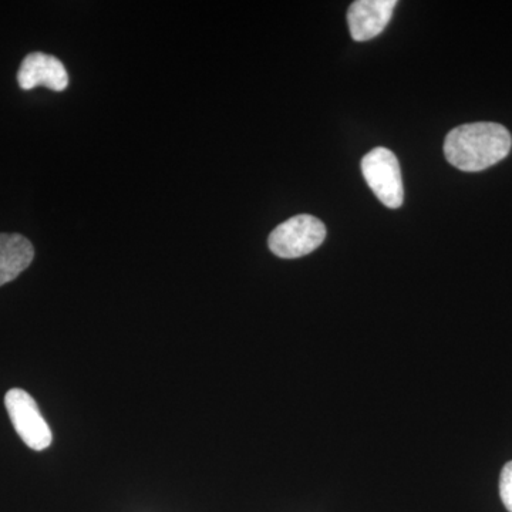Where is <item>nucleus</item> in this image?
I'll return each mask as SVG.
<instances>
[{
	"mask_svg": "<svg viewBox=\"0 0 512 512\" xmlns=\"http://www.w3.org/2000/svg\"><path fill=\"white\" fill-rule=\"evenodd\" d=\"M511 147L512 137L507 128L481 121L453 128L444 141V154L458 170L477 173L504 160Z\"/></svg>",
	"mask_w": 512,
	"mask_h": 512,
	"instance_id": "f257e3e1",
	"label": "nucleus"
},
{
	"mask_svg": "<svg viewBox=\"0 0 512 512\" xmlns=\"http://www.w3.org/2000/svg\"><path fill=\"white\" fill-rule=\"evenodd\" d=\"M326 238V227L312 215H296L271 232L269 249L279 258H301L316 251Z\"/></svg>",
	"mask_w": 512,
	"mask_h": 512,
	"instance_id": "f03ea898",
	"label": "nucleus"
},
{
	"mask_svg": "<svg viewBox=\"0 0 512 512\" xmlns=\"http://www.w3.org/2000/svg\"><path fill=\"white\" fill-rule=\"evenodd\" d=\"M362 173L370 190L390 210L402 207L404 190L397 157L384 147H377L362 160Z\"/></svg>",
	"mask_w": 512,
	"mask_h": 512,
	"instance_id": "7ed1b4c3",
	"label": "nucleus"
},
{
	"mask_svg": "<svg viewBox=\"0 0 512 512\" xmlns=\"http://www.w3.org/2000/svg\"><path fill=\"white\" fill-rule=\"evenodd\" d=\"M5 406L16 433L26 446L42 451L52 444L49 424L28 392L22 389L9 390L5 396Z\"/></svg>",
	"mask_w": 512,
	"mask_h": 512,
	"instance_id": "20e7f679",
	"label": "nucleus"
},
{
	"mask_svg": "<svg viewBox=\"0 0 512 512\" xmlns=\"http://www.w3.org/2000/svg\"><path fill=\"white\" fill-rule=\"evenodd\" d=\"M18 83L22 90H33L43 86L53 92H63L69 86V74L57 57L45 53H32L25 57L20 66Z\"/></svg>",
	"mask_w": 512,
	"mask_h": 512,
	"instance_id": "39448f33",
	"label": "nucleus"
},
{
	"mask_svg": "<svg viewBox=\"0 0 512 512\" xmlns=\"http://www.w3.org/2000/svg\"><path fill=\"white\" fill-rule=\"evenodd\" d=\"M396 0H357L350 5L348 23L356 42H366L379 36L389 25Z\"/></svg>",
	"mask_w": 512,
	"mask_h": 512,
	"instance_id": "423d86ee",
	"label": "nucleus"
},
{
	"mask_svg": "<svg viewBox=\"0 0 512 512\" xmlns=\"http://www.w3.org/2000/svg\"><path fill=\"white\" fill-rule=\"evenodd\" d=\"M35 249L28 238L19 234H0V286L15 281L29 268Z\"/></svg>",
	"mask_w": 512,
	"mask_h": 512,
	"instance_id": "0eeeda50",
	"label": "nucleus"
},
{
	"mask_svg": "<svg viewBox=\"0 0 512 512\" xmlns=\"http://www.w3.org/2000/svg\"><path fill=\"white\" fill-rule=\"evenodd\" d=\"M501 500L508 512H512V461L505 464L500 477Z\"/></svg>",
	"mask_w": 512,
	"mask_h": 512,
	"instance_id": "6e6552de",
	"label": "nucleus"
}]
</instances>
